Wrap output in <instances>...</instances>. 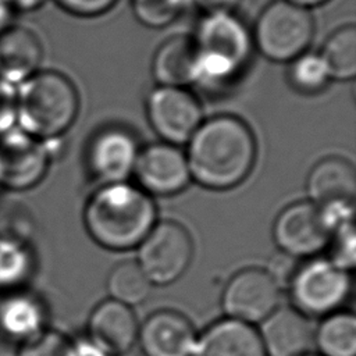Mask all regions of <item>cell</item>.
Returning a JSON list of instances; mask_svg holds the SVG:
<instances>
[{
	"label": "cell",
	"instance_id": "obj_1",
	"mask_svg": "<svg viewBox=\"0 0 356 356\" xmlns=\"http://www.w3.org/2000/svg\"><path fill=\"white\" fill-rule=\"evenodd\" d=\"M256 140L249 125L234 115L203 121L188 140L186 161L197 184L209 189H229L241 184L256 160Z\"/></svg>",
	"mask_w": 356,
	"mask_h": 356
},
{
	"label": "cell",
	"instance_id": "obj_2",
	"mask_svg": "<svg viewBox=\"0 0 356 356\" xmlns=\"http://www.w3.org/2000/svg\"><path fill=\"white\" fill-rule=\"evenodd\" d=\"M156 206L143 189L125 182L100 185L83 210L89 235L102 246L127 250L139 246L156 224Z\"/></svg>",
	"mask_w": 356,
	"mask_h": 356
},
{
	"label": "cell",
	"instance_id": "obj_3",
	"mask_svg": "<svg viewBox=\"0 0 356 356\" xmlns=\"http://www.w3.org/2000/svg\"><path fill=\"white\" fill-rule=\"evenodd\" d=\"M78 110L76 88L58 71L39 70L17 86V128L40 140L64 135Z\"/></svg>",
	"mask_w": 356,
	"mask_h": 356
},
{
	"label": "cell",
	"instance_id": "obj_4",
	"mask_svg": "<svg viewBox=\"0 0 356 356\" xmlns=\"http://www.w3.org/2000/svg\"><path fill=\"white\" fill-rule=\"evenodd\" d=\"M192 39L199 57L196 83L209 88L232 83L252 56V33L235 13L204 14Z\"/></svg>",
	"mask_w": 356,
	"mask_h": 356
},
{
	"label": "cell",
	"instance_id": "obj_5",
	"mask_svg": "<svg viewBox=\"0 0 356 356\" xmlns=\"http://www.w3.org/2000/svg\"><path fill=\"white\" fill-rule=\"evenodd\" d=\"M313 33L314 24L307 8L288 0H274L259 14L252 39L266 58L291 63L307 51Z\"/></svg>",
	"mask_w": 356,
	"mask_h": 356
},
{
	"label": "cell",
	"instance_id": "obj_6",
	"mask_svg": "<svg viewBox=\"0 0 356 356\" xmlns=\"http://www.w3.org/2000/svg\"><path fill=\"white\" fill-rule=\"evenodd\" d=\"M288 282L293 307L307 317L337 312L350 289L348 271L330 259L305 261Z\"/></svg>",
	"mask_w": 356,
	"mask_h": 356
},
{
	"label": "cell",
	"instance_id": "obj_7",
	"mask_svg": "<svg viewBox=\"0 0 356 356\" xmlns=\"http://www.w3.org/2000/svg\"><path fill=\"white\" fill-rule=\"evenodd\" d=\"M192 254L188 229L177 221H161L139 243L136 263L152 284L167 285L186 271Z\"/></svg>",
	"mask_w": 356,
	"mask_h": 356
},
{
	"label": "cell",
	"instance_id": "obj_8",
	"mask_svg": "<svg viewBox=\"0 0 356 356\" xmlns=\"http://www.w3.org/2000/svg\"><path fill=\"white\" fill-rule=\"evenodd\" d=\"M146 117L163 142L188 143L203 122V111L196 96L186 88L157 85L145 103Z\"/></svg>",
	"mask_w": 356,
	"mask_h": 356
},
{
	"label": "cell",
	"instance_id": "obj_9",
	"mask_svg": "<svg viewBox=\"0 0 356 356\" xmlns=\"http://www.w3.org/2000/svg\"><path fill=\"white\" fill-rule=\"evenodd\" d=\"M280 299L281 285L268 270L249 267L231 277L221 303L227 317L253 325L270 316L280 306Z\"/></svg>",
	"mask_w": 356,
	"mask_h": 356
},
{
	"label": "cell",
	"instance_id": "obj_10",
	"mask_svg": "<svg viewBox=\"0 0 356 356\" xmlns=\"http://www.w3.org/2000/svg\"><path fill=\"white\" fill-rule=\"evenodd\" d=\"M53 153L46 140H40L19 128L0 136V186L10 191H26L46 175Z\"/></svg>",
	"mask_w": 356,
	"mask_h": 356
},
{
	"label": "cell",
	"instance_id": "obj_11",
	"mask_svg": "<svg viewBox=\"0 0 356 356\" xmlns=\"http://www.w3.org/2000/svg\"><path fill=\"white\" fill-rule=\"evenodd\" d=\"M332 229L323 210L312 202H295L277 217L274 239L291 257H312L330 243Z\"/></svg>",
	"mask_w": 356,
	"mask_h": 356
},
{
	"label": "cell",
	"instance_id": "obj_12",
	"mask_svg": "<svg viewBox=\"0 0 356 356\" xmlns=\"http://www.w3.org/2000/svg\"><path fill=\"white\" fill-rule=\"evenodd\" d=\"M139 150L136 138L128 129L103 128L90 139L86 150L89 172L102 185L125 182L135 170Z\"/></svg>",
	"mask_w": 356,
	"mask_h": 356
},
{
	"label": "cell",
	"instance_id": "obj_13",
	"mask_svg": "<svg viewBox=\"0 0 356 356\" xmlns=\"http://www.w3.org/2000/svg\"><path fill=\"white\" fill-rule=\"evenodd\" d=\"M134 174L146 193L174 195L191 181L185 153L175 145L159 142L139 150Z\"/></svg>",
	"mask_w": 356,
	"mask_h": 356
},
{
	"label": "cell",
	"instance_id": "obj_14",
	"mask_svg": "<svg viewBox=\"0 0 356 356\" xmlns=\"http://www.w3.org/2000/svg\"><path fill=\"white\" fill-rule=\"evenodd\" d=\"M196 334L191 321L175 310H157L142 323L138 341L145 356H192Z\"/></svg>",
	"mask_w": 356,
	"mask_h": 356
},
{
	"label": "cell",
	"instance_id": "obj_15",
	"mask_svg": "<svg viewBox=\"0 0 356 356\" xmlns=\"http://www.w3.org/2000/svg\"><path fill=\"white\" fill-rule=\"evenodd\" d=\"M259 335L267 356H305L314 345L310 317L293 306H278L261 321Z\"/></svg>",
	"mask_w": 356,
	"mask_h": 356
},
{
	"label": "cell",
	"instance_id": "obj_16",
	"mask_svg": "<svg viewBox=\"0 0 356 356\" xmlns=\"http://www.w3.org/2000/svg\"><path fill=\"white\" fill-rule=\"evenodd\" d=\"M89 338L111 356H122L138 341V320L131 306L114 299L99 303L89 317Z\"/></svg>",
	"mask_w": 356,
	"mask_h": 356
},
{
	"label": "cell",
	"instance_id": "obj_17",
	"mask_svg": "<svg viewBox=\"0 0 356 356\" xmlns=\"http://www.w3.org/2000/svg\"><path fill=\"white\" fill-rule=\"evenodd\" d=\"M306 186L310 202L321 209L353 207L355 168L346 159L338 156L321 159L310 170Z\"/></svg>",
	"mask_w": 356,
	"mask_h": 356
},
{
	"label": "cell",
	"instance_id": "obj_18",
	"mask_svg": "<svg viewBox=\"0 0 356 356\" xmlns=\"http://www.w3.org/2000/svg\"><path fill=\"white\" fill-rule=\"evenodd\" d=\"M43 44L22 25H10L0 33V79L18 86L40 70Z\"/></svg>",
	"mask_w": 356,
	"mask_h": 356
},
{
	"label": "cell",
	"instance_id": "obj_19",
	"mask_svg": "<svg viewBox=\"0 0 356 356\" xmlns=\"http://www.w3.org/2000/svg\"><path fill=\"white\" fill-rule=\"evenodd\" d=\"M192 356H267L259 331L229 317L209 325L196 338Z\"/></svg>",
	"mask_w": 356,
	"mask_h": 356
},
{
	"label": "cell",
	"instance_id": "obj_20",
	"mask_svg": "<svg viewBox=\"0 0 356 356\" xmlns=\"http://www.w3.org/2000/svg\"><path fill=\"white\" fill-rule=\"evenodd\" d=\"M152 74L159 85L186 88L197 82L199 57L192 36L175 35L156 50Z\"/></svg>",
	"mask_w": 356,
	"mask_h": 356
},
{
	"label": "cell",
	"instance_id": "obj_21",
	"mask_svg": "<svg viewBox=\"0 0 356 356\" xmlns=\"http://www.w3.org/2000/svg\"><path fill=\"white\" fill-rule=\"evenodd\" d=\"M4 292L0 298V331L22 343L43 332L47 320L44 303L24 288Z\"/></svg>",
	"mask_w": 356,
	"mask_h": 356
},
{
	"label": "cell",
	"instance_id": "obj_22",
	"mask_svg": "<svg viewBox=\"0 0 356 356\" xmlns=\"http://www.w3.org/2000/svg\"><path fill=\"white\" fill-rule=\"evenodd\" d=\"M314 345L321 356L356 355V320L352 313L334 312L314 330Z\"/></svg>",
	"mask_w": 356,
	"mask_h": 356
},
{
	"label": "cell",
	"instance_id": "obj_23",
	"mask_svg": "<svg viewBox=\"0 0 356 356\" xmlns=\"http://www.w3.org/2000/svg\"><path fill=\"white\" fill-rule=\"evenodd\" d=\"M331 79L349 81L356 75V28L345 25L335 29L318 53Z\"/></svg>",
	"mask_w": 356,
	"mask_h": 356
},
{
	"label": "cell",
	"instance_id": "obj_24",
	"mask_svg": "<svg viewBox=\"0 0 356 356\" xmlns=\"http://www.w3.org/2000/svg\"><path fill=\"white\" fill-rule=\"evenodd\" d=\"M35 259L29 242L0 239V288L21 289L33 274Z\"/></svg>",
	"mask_w": 356,
	"mask_h": 356
},
{
	"label": "cell",
	"instance_id": "obj_25",
	"mask_svg": "<svg viewBox=\"0 0 356 356\" xmlns=\"http://www.w3.org/2000/svg\"><path fill=\"white\" fill-rule=\"evenodd\" d=\"M152 282L136 261H122L115 266L107 280L111 299L127 306L143 302L150 293Z\"/></svg>",
	"mask_w": 356,
	"mask_h": 356
},
{
	"label": "cell",
	"instance_id": "obj_26",
	"mask_svg": "<svg viewBox=\"0 0 356 356\" xmlns=\"http://www.w3.org/2000/svg\"><path fill=\"white\" fill-rule=\"evenodd\" d=\"M288 79L292 88L298 92L314 95L328 85L331 76L318 53L305 51L291 61Z\"/></svg>",
	"mask_w": 356,
	"mask_h": 356
},
{
	"label": "cell",
	"instance_id": "obj_27",
	"mask_svg": "<svg viewBox=\"0 0 356 356\" xmlns=\"http://www.w3.org/2000/svg\"><path fill=\"white\" fill-rule=\"evenodd\" d=\"M189 0H131L136 19L149 28H164L172 24Z\"/></svg>",
	"mask_w": 356,
	"mask_h": 356
},
{
	"label": "cell",
	"instance_id": "obj_28",
	"mask_svg": "<svg viewBox=\"0 0 356 356\" xmlns=\"http://www.w3.org/2000/svg\"><path fill=\"white\" fill-rule=\"evenodd\" d=\"M33 222L28 211L18 204L0 206V239L29 242Z\"/></svg>",
	"mask_w": 356,
	"mask_h": 356
},
{
	"label": "cell",
	"instance_id": "obj_29",
	"mask_svg": "<svg viewBox=\"0 0 356 356\" xmlns=\"http://www.w3.org/2000/svg\"><path fill=\"white\" fill-rule=\"evenodd\" d=\"M18 356H71V341L57 331L44 330L24 342Z\"/></svg>",
	"mask_w": 356,
	"mask_h": 356
},
{
	"label": "cell",
	"instance_id": "obj_30",
	"mask_svg": "<svg viewBox=\"0 0 356 356\" xmlns=\"http://www.w3.org/2000/svg\"><path fill=\"white\" fill-rule=\"evenodd\" d=\"M331 259L337 266L349 271L355 266V231L353 222L348 221L332 229Z\"/></svg>",
	"mask_w": 356,
	"mask_h": 356
},
{
	"label": "cell",
	"instance_id": "obj_31",
	"mask_svg": "<svg viewBox=\"0 0 356 356\" xmlns=\"http://www.w3.org/2000/svg\"><path fill=\"white\" fill-rule=\"evenodd\" d=\"M17 128V86L0 79V136Z\"/></svg>",
	"mask_w": 356,
	"mask_h": 356
},
{
	"label": "cell",
	"instance_id": "obj_32",
	"mask_svg": "<svg viewBox=\"0 0 356 356\" xmlns=\"http://www.w3.org/2000/svg\"><path fill=\"white\" fill-rule=\"evenodd\" d=\"M63 10L78 17H97L108 11L117 0H54Z\"/></svg>",
	"mask_w": 356,
	"mask_h": 356
},
{
	"label": "cell",
	"instance_id": "obj_33",
	"mask_svg": "<svg viewBox=\"0 0 356 356\" xmlns=\"http://www.w3.org/2000/svg\"><path fill=\"white\" fill-rule=\"evenodd\" d=\"M189 3L197 7L204 15L216 13H234L241 0H189Z\"/></svg>",
	"mask_w": 356,
	"mask_h": 356
},
{
	"label": "cell",
	"instance_id": "obj_34",
	"mask_svg": "<svg viewBox=\"0 0 356 356\" xmlns=\"http://www.w3.org/2000/svg\"><path fill=\"white\" fill-rule=\"evenodd\" d=\"M71 356H111L89 337L71 341Z\"/></svg>",
	"mask_w": 356,
	"mask_h": 356
},
{
	"label": "cell",
	"instance_id": "obj_35",
	"mask_svg": "<svg viewBox=\"0 0 356 356\" xmlns=\"http://www.w3.org/2000/svg\"><path fill=\"white\" fill-rule=\"evenodd\" d=\"M14 13H32L40 8L46 0H6Z\"/></svg>",
	"mask_w": 356,
	"mask_h": 356
},
{
	"label": "cell",
	"instance_id": "obj_36",
	"mask_svg": "<svg viewBox=\"0 0 356 356\" xmlns=\"http://www.w3.org/2000/svg\"><path fill=\"white\" fill-rule=\"evenodd\" d=\"M13 17L14 11L10 8L6 0H0V33L13 25Z\"/></svg>",
	"mask_w": 356,
	"mask_h": 356
},
{
	"label": "cell",
	"instance_id": "obj_37",
	"mask_svg": "<svg viewBox=\"0 0 356 356\" xmlns=\"http://www.w3.org/2000/svg\"><path fill=\"white\" fill-rule=\"evenodd\" d=\"M288 1H291V3H293V4H296V6H300V7L309 10L310 7H317V6H320V4H323V3H325V1H328V0H288Z\"/></svg>",
	"mask_w": 356,
	"mask_h": 356
},
{
	"label": "cell",
	"instance_id": "obj_38",
	"mask_svg": "<svg viewBox=\"0 0 356 356\" xmlns=\"http://www.w3.org/2000/svg\"><path fill=\"white\" fill-rule=\"evenodd\" d=\"M305 356H321V355H312V353H307V355H305Z\"/></svg>",
	"mask_w": 356,
	"mask_h": 356
}]
</instances>
